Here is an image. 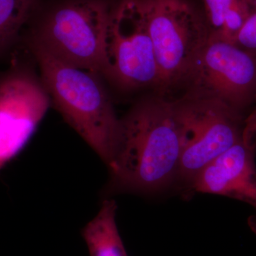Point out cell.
<instances>
[{
	"label": "cell",
	"instance_id": "52a82bcc",
	"mask_svg": "<svg viewBox=\"0 0 256 256\" xmlns=\"http://www.w3.org/2000/svg\"><path fill=\"white\" fill-rule=\"evenodd\" d=\"M180 88L218 101L247 120L256 110V52L210 38Z\"/></svg>",
	"mask_w": 256,
	"mask_h": 256
},
{
	"label": "cell",
	"instance_id": "6da1fadb",
	"mask_svg": "<svg viewBox=\"0 0 256 256\" xmlns=\"http://www.w3.org/2000/svg\"><path fill=\"white\" fill-rule=\"evenodd\" d=\"M181 153L172 101L158 94L143 98L120 119L108 191L148 194L168 188L176 181Z\"/></svg>",
	"mask_w": 256,
	"mask_h": 256
},
{
	"label": "cell",
	"instance_id": "3957f363",
	"mask_svg": "<svg viewBox=\"0 0 256 256\" xmlns=\"http://www.w3.org/2000/svg\"><path fill=\"white\" fill-rule=\"evenodd\" d=\"M159 72L156 92L178 90L210 36L202 6L192 0H142Z\"/></svg>",
	"mask_w": 256,
	"mask_h": 256
},
{
	"label": "cell",
	"instance_id": "7c38bea8",
	"mask_svg": "<svg viewBox=\"0 0 256 256\" xmlns=\"http://www.w3.org/2000/svg\"><path fill=\"white\" fill-rule=\"evenodd\" d=\"M38 6V0H0V56L18 42Z\"/></svg>",
	"mask_w": 256,
	"mask_h": 256
},
{
	"label": "cell",
	"instance_id": "8fae6325",
	"mask_svg": "<svg viewBox=\"0 0 256 256\" xmlns=\"http://www.w3.org/2000/svg\"><path fill=\"white\" fill-rule=\"evenodd\" d=\"M210 38L235 43L247 16L246 0H202Z\"/></svg>",
	"mask_w": 256,
	"mask_h": 256
},
{
	"label": "cell",
	"instance_id": "7a4b0ae2",
	"mask_svg": "<svg viewBox=\"0 0 256 256\" xmlns=\"http://www.w3.org/2000/svg\"><path fill=\"white\" fill-rule=\"evenodd\" d=\"M40 79L56 108L108 166L118 142L120 119L100 74L56 58L28 40Z\"/></svg>",
	"mask_w": 256,
	"mask_h": 256
},
{
	"label": "cell",
	"instance_id": "30bf717a",
	"mask_svg": "<svg viewBox=\"0 0 256 256\" xmlns=\"http://www.w3.org/2000/svg\"><path fill=\"white\" fill-rule=\"evenodd\" d=\"M116 201L106 198L96 216L82 229L90 256H128L116 224Z\"/></svg>",
	"mask_w": 256,
	"mask_h": 256
},
{
	"label": "cell",
	"instance_id": "ba28073f",
	"mask_svg": "<svg viewBox=\"0 0 256 256\" xmlns=\"http://www.w3.org/2000/svg\"><path fill=\"white\" fill-rule=\"evenodd\" d=\"M50 102L41 79L28 69L14 67L0 78V170L28 144Z\"/></svg>",
	"mask_w": 256,
	"mask_h": 256
},
{
	"label": "cell",
	"instance_id": "9c48e42d",
	"mask_svg": "<svg viewBox=\"0 0 256 256\" xmlns=\"http://www.w3.org/2000/svg\"><path fill=\"white\" fill-rule=\"evenodd\" d=\"M256 134L244 132L240 140L198 172L188 188L230 197L248 204L256 212ZM250 226L256 232V214Z\"/></svg>",
	"mask_w": 256,
	"mask_h": 256
},
{
	"label": "cell",
	"instance_id": "8992f818",
	"mask_svg": "<svg viewBox=\"0 0 256 256\" xmlns=\"http://www.w3.org/2000/svg\"><path fill=\"white\" fill-rule=\"evenodd\" d=\"M102 76L124 90H158L159 72L142 0L111 4Z\"/></svg>",
	"mask_w": 256,
	"mask_h": 256
},
{
	"label": "cell",
	"instance_id": "4fadbf2b",
	"mask_svg": "<svg viewBox=\"0 0 256 256\" xmlns=\"http://www.w3.org/2000/svg\"><path fill=\"white\" fill-rule=\"evenodd\" d=\"M247 16L239 32L236 44L246 50L256 52V0H246Z\"/></svg>",
	"mask_w": 256,
	"mask_h": 256
},
{
	"label": "cell",
	"instance_id": "277c9868",
	"mask_svg": "<svg viewBox=\"0 0 256 256\" xmlns=\"http://www.w3.org/2000/svg\"><path fill=\"white\" fill-rule=\"evenodd\" d=\"M108 0H68L54 8L28 40L62 62L102 76Z\"/></svg>",
	"mask_w": 256,
	"mask_h": 256
},
{
	"label": "cell",
	"instance_id": "5b68a950",
	"mask_svg": "<svg viewBox=\"0 0 256 256\" xmlns=\"http://www.w3.org/2000/svg\"><path fill=\"white\" fill-rule=\"evenodd\" d=\"M171 100L181 129L175 182L188 188L204 168L242 139L246 119L208 98L182 94Z\"/></svg>",
	"mask_w": 256,
	"mask_h": 256
}]
</instances>
